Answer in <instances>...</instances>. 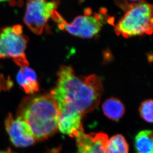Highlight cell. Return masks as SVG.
Masks as SVG:
<instances>
[{
  "instance_id": "cell-6",
  "label": "cell",
  "mask_w": 153,
  "mask_h": 153,
  "mask_svg": "<svg viewBox=\"0 0 153 153\" xmlns=\"http://www.w3.org/2000/svg\"><path fill=\"white\" fill-rule=\"evenodd\" d=\"M52 18L58 23L60 29L83 38H91L98 33L102 25V16L99 15L77 16L71 23H68L56 10Z\"/></svg>"
},
{
  "instance_id": "cell-5",
  "label": "cell",
  "mask_w": 153,
  "mask_h": 153,
  "mask_svg": "<svg viewBox=\"0 0 153 153\" xmlns=\"http://www.w3.org/2000/svg\"><path fill=\"white\" fill-rule=\"evenodd\" d=\"M59 4V1L34 0L28 1L24 17L25 23L35 34H41Z\"/></svg>"
},
{
  "instance_id": "cell-15",
  "label": "cell",
  "mask_w": 153,
  "mask_h": 153,
  "mask_svg": "<svg viewBox=\"0 0 153 153\" xmlns=\"http://www.w3.org/2000/svg\"><path fill=\"white\" fill-rule=\"evenodd\" d=\"M0 153H16L11 150L0 151Z\"/></svg>"
},
{
  "instance_id": "cell-12",
  "label": "cell",
  "mask_w": 153,
  "mask_h": 153,
  "mask_svg": "<svg viewBox=\"0 0 153 153\" xmlns=\"http://www.w3.org/2000/svg\"><path fill=\"white\" fill-rule=\"evenodd\" d=\"M153 132L152 130H142L134 138L135 153H153Z\"/></svg>"
},
{
  "instance_id": "cell-13",
  "label": "cell",
  "mask_w": 153,
  "mask_h": 153,
  "mask_svg": "<svg viewBox=\"0 0 153 153\" xmlns=\"http://www.w3.org/2000/svg\"><path fill=\"white\" fill-rule=\"evenodd\" d=\"M105 153H129V145L124 136L116 134L108 140Z\"/></svg>"
},
{
  "instance_id": "cell-3",
  "label": "cell",
  "mask_w": 153,
  "mask_h": 153,
  "mask_svg": "<svg viewBox=\"0 0 153 153\" xmlns=\"http://www.w3.org/2000/svg\"><path fill=\"white\" fill-rule=\"evenodd\" d=\"M153 9L152 4L138 1L127 10L115 27L118 35L124 38L153 33Z\"/></svg>"
},
{
  "instance_id": "cell-7",
  "label": "cell",
  "mask_w": 153,
  "mask_h": 153,
  "mask_svg": "<svg viewBox=\"0 0 153 153\" xmlns=\"http://www.w3.org/2000/svg\"><path fill=\"white\" fill-rule=\"evenodd\" d=\"M59 112L58 130L64 134L76 138L84 132L83 114L72 104L63 99L55 100Z\"/></svg>"
},
{
  "instance_id": "cell-1",
  "label": "cell",
  "mask_w": 153,
  "mask_h": 153,
  "mask_svg": "<svg viewBox=\"0 0 153 153\" xmlns=\"http://www.w3.org/2000/svg\"><path fill=\"white\" fill-rule=\"evenodd\" d=\"M102 92L99 77L77 76L71 67L62 66L58 72V84L50 94L53 99H62L74 105L83 115L98 107Z\"/></svg>"
},
{
  "instance_id": "cell-2",
  "label": "cell",
  "mask_w": 153,
  "mask_h": 153,
  "mask_svg": "<svg viewBox=\"0 0 153 153\" xmlns=\"http://www.w3.org/2000/svg\"><path fill=\"white\" fill-rule=\"evenodd\" d=\"M17 116L29 125L36 141L46 139L58 130L59 112L51 94L25 99Z\"/></svg>"
},
{
  "instance_id": "cell-11",
  "label": "cell",
  "mask_w": 153,
  "mask_h": 153,
  "mask_svg": "<svg viewBox=\"0 0 153 153\" xmlns=\"http://www.w3.org/2000/svg\"><path fill=\"white\" fill-rule=\"evenodd\" d=\"M104 114L108 119L114 121H119L125 114V107L119 99L114 97L105 100L102 105Z\"/></svg>"
},
{
  "instance_id": "cell-9",
  "label": "cell",
  "mask_w": 153,
  "mask_h": 153,
  "mask_svg": "<svg viewBox=\"0 0 153 153\" xmlns=\"http://www.w3.org/2000/svg\"><path fill=\"white\" fill-rule=\"evenodd\" d=\"M76 153H105V147L108 136L103 132L80 133L76 138Z\"/></svg>"
},
{
  "instance_id": "cell-8",
  "label": "cell",
  "mask_w": 153,
  "mask_h": 153,
  "mask_svg": "<svg viewBox=\"0 0 153 153\" xmlns=\"http://www.w3.org/2000/svg\"><path fill=\"white\" fill-rule=\"evenodd\" d=\"M5 126L11 141L16 147H27L36 141L29 125L19 117L14 118L12 114H9Z\"/></svg>"
},
{
  "instance_id": "cell-10",
  "label": "cell",
  "mask_w": 153,
  "mask_h": 153,
  "mask_svg": "<svg viewBox=\"0 0 153 153\" xmlns=\"http://www.w3.org/2000/svg\"><path fill=\"white\" fill-rule=\"evenodd\" d=\"M17 82L28 94H33L39 90V84L34 71L27 67H22L17 74Z\"/></svg>"
},
{
  "instance_id": "cell-14",
  "label": "cell",
  "mask_w": 153,
  "mask_h": 153,
  "mask_svg": "<svg viewBox=\"0 0 153 153\" xmlns=\"http://www.w3.org/2000/svg\"><path fill=\"white\" fill-rule=\"evenodd\" d=\"M153 101L148 99L143 102L139 108V113L142 119L148 123H153Z\"/></svg>"
},
{
  "instance_id": "cell-4",
  "label": "cell",
  "mask_w": 153,
  "mask_h": 153,
  "mask_svg": "<svg viewBox=\"0 0 153 153\" xmlns=\"http://www.w3.org/2000/svg\"><path fill=\"white\" fill-rule=\"evenodd\" d=\"M27 42L20 25L0 28V59L11 58L22 68L27 67L25 53Z\"/></svg>"
}]
</instances>
